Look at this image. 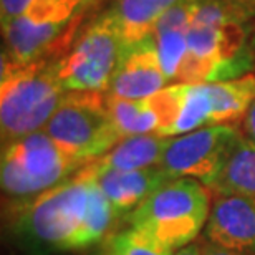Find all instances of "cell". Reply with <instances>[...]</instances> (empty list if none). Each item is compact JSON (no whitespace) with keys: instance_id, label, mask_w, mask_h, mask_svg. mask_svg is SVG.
Instances as JSON below:
<instances>
[{"instance_id":"cell-18","label":"cell","mask_w":255,"mask_h":255,"mask_svg":"<svg viewBox=\"0 0 255 255\" xmlns=\"http://www.w3.org/2000/svg\"><path fill=\"white\" fill-rule=\"evenodd\" d=\"M226 7L234 20L244 25L255 22V0H217Z\"/></svg>"},{"instance_id":"cell-13","label":"cell","mask_w":255,"mask_h":255,"mask_svg":"<svg viewBox=\"0 0 255 255\" xmlns=\"http://www.w3.org/2000/svg\"><path fill=\"white\" fill-rule=\"evenodd\" d=\"M171 137L157 132L123 137L106 154L86 162L91 171H137L156 167L164 154Z\"/></svg>"},{"instance_id":"cell-16","label":"cell","mask_w":255,"mask_h":255,"mask_svg":"<svg viewBox=\"0 0 255 255\" xmlns=\"http://www.w3.org/2000/svg\"><path fill=\"white\" fill-rule=\"evenodd\" d=\"M110 115L113 118L115 126L118 128L121 136H136V134H151L157 131L159 121L151 108L147 98L144 100H126L111 96L106 93Z\"/></svg>"},{"instance_id":"cell-21","label":"cell","mask_w":255,"mask_h":255,"mask_svg":"<svg viewBox=\"0 0 255 255\" xmlns=\"http://www.w3.org/2000/svg\"><path fill=\"white\" fill-rule=\"evenodd\" d=\"M201 244H202V254L204 255H247V254L236 252V251H231V249L217 246V244L207 241L206 237H204V241H201Z\"/></svg>"},{"instance_id":"cell-8","label":"cell","mask_w":255,"mask_h":255,"mask_svg":"<svg viewBox=\"0 0 255 255\" xmlns=\"http://www.w3.org/2000/svg\"><path fill=\"white\" fill-rule=\"evenodd\" d=\"M167 83L169 81L149 35L141 43L125 48L106 93L126 100H144Z\"/></svg>"},{"instance_id":"cell-15","label":"cell","mask_w":255,"mask_h":255,"mask_svg":"<svg viewBox=\"0 0 255 255\" xmlns=\"http://www.w3.org/2000/svg\"><path fill=\"white\" fill-rule=\"evenodd\" d=\"M212 98V126L239 125L246 118L255 100V75L249 73L239 78L209 81Z\"/></svg>"},{"instance_id":"cell-9","label":"cell","mask_w":255,"mask_h":255,"mask_svg":"<svg viewBox=\"0 0 255 255\" xmlns=\"http://www.w3.org/2000/svg\"><path fill=\"white\" fill-rule=\"evenodd\" d=\"M204 234L221 247L255 254V199L214 196Z\"/></svg>"},{"instance_id":"cell-17","label":"cell","mask_w":255,"mask_h":255,"mask_svg":"<svg viewBox=\"0 0 255 255\" xmlns=\"http://www.w3.org/2000/svg\"><path fill=\"white\" fill-rule=\"evenodd\" d=\"M171 249L132 227L116 229L98 244L95 255H172Z\"/></svg>"},{"instance_id":"cell-11","label":"cell","mask_w":255,"mask_h":255,"mask_svg":"<svg viewBox=\"0 0 255 255\" xmlns=\"http://www.w3.org/2000/svg\"><path fill=\"white\" fill-rule=\"evenodd\" d=\"M197 0H182L169 8L152 27L151 38L167 81L176 83L177 73L187 53V30H189Z\"/></svg>"},{"instance_id":"cell-3","label":"cell","mask_w":255,"mask_h":255,"mask_svg":"<svg viewBox=\"0 0 255 255\" xmlns=\"http://www.w3.org/2000/svg\"><path fill=\"white\" fill-rule=\"evenodd\" d=\"M212 197L214 194L201 181L171 179L123 221L171 251H177L196 241L206 229Z\"/></svg>"},{"instance_id":"cell-10","label":"cell","mask_w":255,"mask_h":255,"mask_svg":"<svg viewBox=\"0 0 255 255\" xmlns=\"http://www.w3.org/2000/svg\"><path fill=\"white\" fill-rule=\"evenodd\" d=\"M80 172L96 182L121 219H125L152 192L171 181V177L157 166L137 171H91L83 166Z\"/></svg>"},{"instance_id":"cell-20","label":"cell","mask_w":255,"mask_h":255,"mask_svg":"<svg viewBox=\"0 0 255 255\" xmlns=\"http://www.w3.org/2000/svg\"><path fill=\"white\" fill-rule=\"evenodd\" d=\"M242 134L247 137V139H251L252 142H255V100L252 106L249 108L246 118L242 120Z\"/></svg>"},{"instance_id":"cell-2","label":"cell","mask_w":255,"mask_h":255,"mask_svg":"<svg viewBox=\"0 0 255 255\" xmlns=\"http://www.w3.org/2000/svg\"><path fill=\"white\" fill-rule=\"evenodd\" d=\"M57 60L13 63L2 53L0 132L2 146L42 131L65 98Z\"/></svg>"},{"instance_id":"cell-7","label":"cell","mask_w":255,"mask_h":255,"mask_svg":"<svg viewBox=\"0 0 255 255\" xmlns=\"http://www.w3.org/2000/svg\"><path fill=\"white\" fill-rule=\"evenodd\" d=\"M242 137L239 125H216L169 139L157 167L171 179L192 177L204 186L221 171Z\"/></svg>"},{"instance_id":"cell-22","label":"cell","mask_w":255,"mask_h":255,"mask_svg":"<svg viewBox=\"0 0 255 255\" xmlns=\"http://www.w3.org/2000/svg\"><path fill=\"white\" fill-rule=\"evenodd\" d=\"M172 255H204L202 254V244L201 242H191V244H187V246L174 251Z\"/></svg>"},{"instance_id":"cell-14","label":"cell","mask_w":255,"mask_h":255,"mask_svg":"<svg viewBox=\"0 0 255 255\" xmlns=\"http://www.w3.org/2000/svg\"><path fill=\"white\" fill-rule=\"evenodd\" d=\"M206 186L214 196L255 199V142L242 134L221 171Z\"/></svg>"},{"instance_id":"cell-12","label":"cell","mask_w":255,"mask_h":255,"mask_svg":"<svg viewBox=\"0 0 255 255\" xmlns=\"http://www.w3.org/2000/svg\"><path fill=\"white\" fill-rule=\"evenodd\" d=\"M179 2L182 0H110L101 13L115 25L128 48L149 37L154 23Z\"/></svg>"},{"instance_id":"cell-1","label":"cell","mask_w":255,"mask_h":255,"mask_svg":"<svg viewBox=\"0 0 255 255\" xmlns=\"http://www.w3.org/2000/svg\"><path fill=\"white\" fill-rule=\"evenodd\" d=\"M12 229L33 252L83 251L123 221L91 177L75 172L62 184L22 204H8Z\"/></svg>"},{"instance_id":"cell-5","label":"cell","mask_w":255,"mask_h":255,"mask_svg":"<svg viewBox=\"0 0 255 255\" xmlns=\"http://www.w3.org/2000/svg\"><path fill=\"white\" fill-rule=\"evenodd\" d=\"M43 131L81 161L106 154L123 139L110 115L105 91H66Z\"/></svg>"},{"instance_id":"cell-23","label":"cell","mask_w":255,"mask_h":255,"mask_svg":"<svg viewBox=\"0 0 255 255\" xmlns=\"http://www.w3.org/2000/svg\"><path fill=\"white\" fill-rule=\"evenodd\" d=\"M247 48H249V52H251L255 57V23L252 25V28H251V37H249Z\"/></svg>"},{"instance_id":"cell-19","label":"cell","mask_w":255,"mask_h":255,"mask_svg":"<svg viewBox=\"0 0 255 255\" xmlns=\"http://www.w3.org/2000/svg\"><path fill=\"white\" fill-rule=\"evenodd\" d=\"M38 0H0V12H2V23L8 22L23 15L28 8H32Z\"/></svg>"},{"instance_id":"cell-6","label":"cell","mask_w":255,"mask_h":255,"mask_svg":"<svg viewBox=\"0 0 255 255\" xmlns=\"http://www.w3.org/2000/svg\"><path fill=\"white\" fill-rule=\"evenodd\" d=\"M125 45L115 25L103 13L93 15L73 47L57 60V73L66 91H108Z\"/></svg>"},{"instance_id":"cell-4","label":"cell","mask_w":255,"mask_h":255,"mask_svg":"<svg viewBox=\"0 0 255 255\" xmlns=\"http://www.w3.org/2000/svg\"><path fill=\"white\" fill-rule=\"evenodd\" d=\"M88 161L65 152L43 129L2 146L0 181L8 204L38 197L78 172Z\"/></svg>"}]
</instances>
